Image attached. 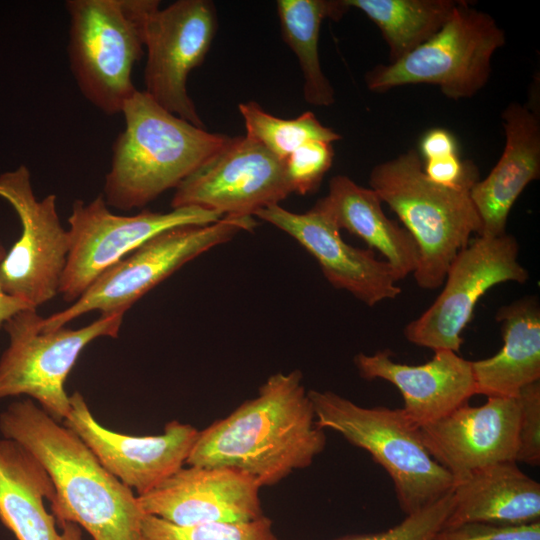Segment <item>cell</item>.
<instances>
[{
  "mask_svg": "<svg viewBox=\"0 0 540 540\" xmlns=\"http://www.w3.org/2000/svg\"><path fill=\"white\" fill-rule=\"evenodd\" d=\"M257 224L250 216L226 215L211 224L162 231L101 273L69 307L43 318L40 330H56L91 311L125 313L184 264Z\"/></svg>",
  "mask_w": 540,
  "mask_h": 540,
  "instance_id": "cell-8",
  "label": "cell"
},
{
  "mask_svg": "<svg viewBox=\"0 0 540 540\" xmlns=\"http://www.w3.org/2000/svg\"><path fill=\"white\" fill-rule=\"evenodd\" d=\"M452 509L451 490L436 502L406 515L401 523L386 531L346 535L334 540H433L445 526Z\"/></svg>",
  "mask_w": 540,
  "mask_h": 540,
  "instance_id": "cell-29",
  "label": "cell"
},
{
  "mask_svg": "<svg viewBox=\"0 0 540 540\" xmlns=\"http://www.w3.org/2000/svg\"><path fill=\"white\" fill-rule=\"evenodd\" d=\"M124 312L103 314L79 329L43 332L35 308L22 310L3 326L9 345L0 358V400L26 395L58 422L70 411L65 381L83 349L100 337L115 338Z\"/></svg>",
  "mask_w": 540,
  "mask_h": 540,
  "instance_id": "cell-9",
  "label": "cell"
},
{
  "mask_svg": "<svg viewBox=\"0 0 540 540\" xmlns=\"http://www.w3.org/2000/svg\"><path fill=\"white\" fill-rule=\"evenodd\" d=\"M428 362L408 365L391 359L389 350L354 358L359 375L393 384L404 401L406 415L420 427L468 404L476 394L471 361L451 350H436Z\"/></svg>",
  "mask_w": 540,
  "mask_h": 540,
  "instance_id": "cell-19",
  "label": "cell"
},
{
  "mask_svg": "<svg viewBox=\"0 0 540 540\" xmlns=\"http://www.w3.org/2000/svg\"><path fill=\"white\" fill-rule=\"evenodd\" d=\"M255 216L294 238L316 259L332 286L348 291L366 305L374 306L401 294L393 268L378 260L372 249L346 243L332 218L317 205L296 213L275 204Z\"/></svg>",
  "mask_w": 540,
  "mask_h": 540,
  "instance_id": "cell-16",
  "label": "cell"
},
{
  "mask_svg": "<svg viewBox=\"0 0 540 540\" xmlns=\"http://www.w3.org/2000/svg\"><path fill=\"white\" fill-rule=\"evenodd\" d=\"M63 424L92 451L103 467L124 485L144 495L184 467L199 431L173 420L159 435L134 436L110 430L91 413L83 395H70Z\"/></svg>",
  "mask_w": 540,
  "mask_h": 540,
  "instance_id": "cell-15",
  "label": "cell"
},
{
  "mask_svg": "<svg viewBox=\"0 0 540 540\" xmlns=\"http://www.w3.org/2000/svg\"><path fill=\"white\" fill-rule=\"evenodd\" d=\"M515 398L518 404L516 462L536 466L540 463V381L522 388Z\"/></svg>",
  "mask_w": 540,
  "mask_h": 540,
  "instance_id": "cell-31",
  "label": "cell"
},
{
  "mask_svg": "<svg viewBox=\"0 0 540 540\" xmlns=\"http://www.w3.org/2000/svg\"><path fill=\"white\" fill-rule=\"evenodd\" d=\"M380 30L393 63L436 34L459 0H345Z\"/></svg>",
  "mask_w": 540,
  "mask_h": 540,
  "instance_id": "cell-26",
  "label": "cell"
},
{
  "mask_svg": "<svg viewBox=\"0 0 540 540\" xmlns=\"http://www.w3.org/2000/svg\"><path fill=\"white\" fill-rule=\"evenodd\" d=\"M121 113L125 128L113 143L103 194L119 210L143 207L176 188L230 138L169 112L145 91L137 90Z\"/></svg>",
  "mask_w": 540,
  "mask_h": 540,
  "instance_id": "cell-3",
  "label": "cell"
},
{
  "mask_svg": "<svg viewBox=\"0 0 540 540\" xmlns=\"http://www.w3.org/2000/svg\"><path fill=\"white\" fill-rule=\"evenodd\" d=\"M433 540H540V521L518 525L467 522L444 526Z\"/></svg>",
  "mask_w": 540,
  "mask_h": 540,
  "instance_id": "cell-32",
  "label": "cell"
},
{
  "mask_svg": "<svg viewBox=\"0 0 540 540\" xmlns=\"http://www.w3.org/2000/svg\"><path fill=\"white\" fill-rule=\"evenodd\" d=\"M478 176L472 174L457 187L437 185L425 176L414 148L371 170L370 188L416 243L418 263L413 275L420 288L442 286L453 259L472 235L481 234L482 223L470 196Z\"/></svg>",
  "mask_w": 540,
  "mask_h": 540,
  "instance_id": "cell-4",
  "label": "cell"
},
{
  "mask_svg": "<svg viewBox=\"0 0 540 540\" xmlns=\"http://www.w3.org/2000/svg\"><path fill=\"white\" fill-rule=\"evenodd\" d=\"M332 143L313 141L292 152L285 160V169L292 193L315 192L333 163Z\"/></svg>",
  "mask_w": 540,
  "mask_h": 540,
  "instance_id": "cell-30",
  "label": "cell"
},
{
  "mask_svg": "<svg viewBox=\"0 0 540 540\" xmlns=\"http://www.w3.org/2000/svg\"><path fill=\"white\" fill-rule=\"evenodd\" d=\"M6 253L7 251L4 248L2 242L0 241V264L4 259ZM29 308L32 307L24 301L7 294L4 291L0 281V328H2L4 324L15 314Z\"/></svg>",
  "mask_w": 540,
  "mask_h": 540,
  "instance_id": "cell-35",
  "label": "cell"
},
{
  "mask_svg": "<svg viewBox=\"0 0 540 540\" xmlns=\"http://www.w3.org/2000/svg\"><path fill=\"white\" fill-rule=\"evenodd\" d=\"M323 209L339 229L365 241L393 268L398 280L413 274L418 249L410 233L389 219L382 201L371 189L358 185L345 175L330 179L328 194L315 204Z\"/></svg>",
  "mask_w": 540,
  "mask_h": 540,
  "instance_id": "cell-24",
  "label": "cell"
},
{
  "mask_svg": "<svg viewBox=\"0 0 540 540\" xmlns=\"http://www.w3.org/2000/svg\"><path fill=\"white\" fill-rule=\"evenodd\" d=\"M452 496L453 509L445 526L540 521V484L515 461L492 464L455 479Z\"/></svg>",
  "mask_w": 540,
  "mask_h": 540,
  "instance_id": "cell-22",
  "label": "cell"
},
{
  "mask_svg": "<svg viewBox=\"0 0 540 540\" xmlns=\"http://www.w3.org/2000/svg\"><path fill=\"white\" fill-rule=\"evenodd\" d=\"M299 370L271 375L258 395L199 431L186 463L224 467L271 486L312 464L326 446Z\"/></svg>",
  "mask_w": 540,
  "mask_h": 540,
  "instance_id": "cell-1",
  "label": "cell"
},
{
  "mask_svg": "<svg viewBox=\"0 0 540 540\" xmlns=\"http://www.w3.org/2000/svg\"><path fill=\"white\" fill-rule=\"evenodd\" d=\"M425 176L433 183L444 187H457L472 174L478 172L471 161H461L458 154L426 160L423 164Z\"/></svg>",
  "mask_w": 540,
  "mask_h": 540,
  "instance_id": "cell-33",
  "label": "cell"
},
{
  "mask_svg": "<svg viewBox=\"0 0 540 540\" xmlns=\"http://www.w3.org/2000/svg\"><path fill=\"white\" fill-rule=\"evenodd\" d=\"M157 0H68L67 53L82 95L106 115L121 113L137 91L132 72L145 48Z\"/></svg>",
  "mask_w": 540,
  "mask_h": 540,
  "instance_id": "cell-6",
  "label": "cell"
},
{
  "mask_svg": "<svg viewBox=\"0 0 540 540\" xmlns=\"http://www.w3.org/2000/svg\"><path fill=\"white\" fill-rule=\"evenodd\" d=\"M218 27L215 5L208 0H178L156 7L145 25V92L160 106L205 128L188 94L187 79L207 56Z\"/></svg>",
  "mask_w": 540,
  "mask_h": 540,
  "instance_id": "cell-13",
  "label": "cell"
},
{
  "mask_svg": "<svg viewBox=\"0 0 540 540\" xmlns=\"http://www.w3.org/2000/svg\"><path fill=\"white\" fill-rule=\"evenodd\" d=\"M55 496L40 462L17 442L0 438V522L17 540H83L82 529L57 522L45 508Z\"/></svg>",
  "mask_w": 540,
  "mask_h": 540,
  "instance_id": "cell-21",
  "label": "cell"
},
{
  "mask_svg": "<svg viewBox=\"0 0 540 540\" xmlns=\"http://www.w3.org/2000/svg\"><path fill=\"white\" fill-rule=\"evenodd\" d=\"M0 432L29 451L49 474L55 489L50 509L60 528L74 523L92 540H141L145 513L138 496L32 399L12 402L0 413Z\"/></svg>",
  "mask_w": 540,
  "mask_h": 540,
  "instance_id": "cell-2",
  "label": "cell"
},
{
  "mask_svg": "<svg viewBox=\"0 0 540 540\" xmlns=\"http://www.w3.org/2000/svg\"><path fill=\"white\" fill-rule=\"evenodd\" d=\"M259 484L248 474L224 467H182L138 496L145 514L177 526L247 522L263 515Z\"/></svg>",
  "mask_w": 540,
  "mask_h": 540,
  "instance_id": "cell-17",
  "label": "cell"
},
{
  "mask_svg": "<svg viewBox=\"0 0 540 540\" xmlns=\"http://www.w3.org/2000/svg\"><path fill=\"white\" fill-rule=\"evenodd\" d=\"M141 540H280L266 516L247 522H217L177 526L145 514Z\"/></svg>",
  "mask_w": 540,
  "mask_h": 540,
  "instance_id": "cell-28",
  "label": "cell"
},
{
  "mask_svg": "<svg viewBox=\"0 0 540 540\" xmlns=\"http://www.w3.org/2000/svg\"><path fill=\"white\" fill-rule=\"evenodd\" d=\"M420 151L426 160L457 154V142L449 131L436 128L426 132L420 141Z\"/></svg>",
  "mask_w": 540,
  "mask_h": 540,
  "instance_id": "cell-34",
  "label": "cell"
},
{
  "mask_svg": "<svg viewBox=\"0 0 540 540\" xmlns=\"http://www.w3.org/2000/svg\"><path fill=\"white\" fill-rule=\"evenodd\" d=\"M519 245L507 233L477 235L451 262L443 289L434 302L404 328L412 344L436 350L459 352L462 333L473 317L479 299L492 287L525 283L529 273L519 260Z\"/></svg>",
  "mask_w": 540,
  "mask_h": 540,
  "instance_id": "cell-11",
  "label": "cell"
},
{
  "mask_svg": "<svg viewBox=\"0 0 540 540\" xmlns=\"http://www.w3.org/2000/svg\"><path fill=\"white\" fill-rule=\"evenodd\" d=\"M0 197L16 211L21 235L0 264L4 291L32 308L59 293L69 252V235L59 219L56 196L38 200L25 165L0 174Z\"/></svg>",
  "mask_w": 540,
  "mask_h": 540,
  "instance_id": "cell-12",
  "label": "cell"
},
{
  "mask_svg": "<svg viewBox=\"0 0 540 540\" xmlns=\"http://www.w3.org/2000/svg\"><path fill=\"white\" fill-rule=\"evenodd\" d=\"M432 458L455 479L483 467L515 461L518 404L515 397H488L480 406L465 404L421 426Z\"/></svg>",
  "mask_w": 540,
  "mask_h": 540,
  "instance_id": "cell-18",
  "label": "cell"
},
{
  "mask_svg": "<svg viewBox=\"0 0 540 540\" xmlns=\"http://www.w3.org/2000/svg\"><path fill=\"white\" fill-rule=\"evenodd\" d=\"M503 346L495 355L471 361L476 394L515 397L540 381V307L536 296L502 306L495 315Z\"/></svg>",
  "mask_w": 540,
  "mask_h": 540,
  "instance_id": "cell-23",
  "label": "cell"
},
{
  "mask_svg": "<svg viewBox=\"0 0 540 540\" xmlns=\"http://www.w3.org/2000/svg\"><path fill=\"white\" fill-rule=\"evenodd\" d=\"M222 217L199 207L117 215L108 209L103 194L89 203L75 200L68 218L69 252L59 293L73 303L101 273L158 233L183 225H207Z\"/></svg>",
  "mask_w": 540,
  "mask_h": 540,
  "instance_id": "cell-10",
  "label": "cell"
},
{
  "mask_svg": "<svg viewBox=\"0 0 540 540\" xmlns=\"http://www.w3.org/2000/svg\"><path fill=\"white\" fill-rule=\"evenodd\" d=\"M291 193L284 160L247 136H237L175 188L171 207L253 217Z\"/></svg>",
  "mask_w": 540,
  "mask_h": 540,
  "instance_id": "cell-14",
  "label": "cell"
},
{
  "mask_svg": "<svg viewBox=\"0 0 540 540\" xmlns=\"http://www.w3.org/2000/svg\"><path fill=\"white\" fill-rule=\"evenodd\" d=\"M276 7L282 37L300 65L305 101L314 106H331L335 91L320 63V29L325 19L340 20L349 6L345 0H279Z\"/></svg>",
  "mask_w": 540,
  "mask_h": 540,
  "instance_id": "cell-25",
  "label": "cell"
},
{
  "mask_svg": "<svg viewBox=\"0 0 540 540\" xmlns=\"http://www.w3.org/2000/svg\"><path fill=\"white\" fill-rule=\"evenodd\" d=\"M238 108L244 120L245 136L282 160L306 143H333L342 138L324 126L312 111H306L294 119H283L266 112L255 101L240 103Z\"/></svg>",
  "mask_w": 540,
  "mask_h": 540,
  "instance_id": "cell-27",
  "label": "cell"
},
{
  "mask_svg": "<svg viewBox=\"0 0 540 540\" xmlns=\"http://www.w3.org/2000/svg\"><path fill=\"white\" fill-rule=\"evenodd\" d=\"M317 425L367 451L390 476L401 510L412 514L448 494L453 476L426 449L402 408L363 407L332 391L309 390Z\"/></svg>",
  "mask_w": 540,
  "mask_h": 540,
  "instance_id": "cell-5",
  "label": "cell"
},
{
  "mask_svg": "<svg viewBox=\"0 0 540 540\" xmlns=\"http://www.w3.org/2000/svg\"><path fill=\"white\" fill-rule=\"evenodd\" d=\"M505 42L491 15L459 1L436 34L401 59L369 70L365 83L374 93L428 84L455 101L471 98L487 84L491 59Z\"/></svg>",
  "mask_w": 540,
  "mask_h": 540,
  "instance_id": "cell-7",
  "label": "cell"
},
{
  "mask_svg": "<svg viewBox=\"0 0 540 540\" xmlns=\"http://www.w3.org/2000/svg\"><path fill=\"white\" fill-rule=\"evenodd\" d=\"M505 146L490 173L470 190L482 223V236L506 233L508 215L518 197L540 177V118L528 104L510 103L502 112Z\"/></svg>",
  "mask_w": 540,
  "mask_h": 540,
  "instance_id": "cell-20",
  "label": "cell"
}]
</instances>
